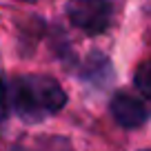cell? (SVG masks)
Wrapping results in <instances>:
<instances>
[{"label":"cell","instance_id":"7a4b0ae2","mask_svg":"<svg viewBox=\"0 0 151 151\" xmlns=\"http://www.w3.org/2000/svg\"><path fill=\"white\" fill-rule=\"evenodd\" d=\"M65 11L69 22L89 36L104 33L113 20L111 0H67Z\"/></svg>","mask_w":151,"mask_h":151},{"label":"cell","instance_id":"ba28073f","mask_svg":"<svg viewBox=\"0 0 151 151\" xmlns=\"http://www.w3.org/2000/svg\"><path fill=\"white\" fill-rule=\"evenodd\" d=\"M20 2H36V0H20Z\"/></svg>","mask_w":151,"mask_h":151},{"label":"cell","instance_id":"52a82bcc","mask_svg":"<svg viewBox=\"0 0 151 151\" xmlns=\"http://www.w3.org/2000/svg\"><path fill=\"white\" fill-rule=\"evenodd\" d=\"M11 151H27V149H20V147H16V149H11Z\"/></svg>","mask_w":151,"mask_h":151},{"label":"cell","instance_id":"8992f818","mask_svg":"<svg viewBox=\"0 0 151 151\" xmlns=\"http://www.w3.org/2000/svg\"><path fill=\"white\" fill-rule=\"evenodd\" d=\"M9 104H11V96H9V87L7 82L0 78V122L9 116Z\"/></svg>","mask_w":151,"mask_h":151},{"label":"cell","instance_id":"6da1fadb","mask_svg":"<svg viewBox=\"0 0 151 151\" xmlns=\"http://www.w3.org/2000/svg\"><path fill=\"white\" fill-rule=\"evenodd\" d=\"M9 96L14 111L24 122H40L62 111L67 104V93L58 85V80L40 73L18 76L11 85Z\"/></svg>","mask_w":151,"mask_h":151},{"label":"cell","instance_id":"9c48e42d","mask_svg":"<svg viewBox=\"0 0 151 151\" xmlns=\"http://www.w3.org/2000/svg\"><path fill=\"white\" fill-rule=\"evenodd\" d=\"M145 151H151V149H145Z\"/></svg>","mask_w":151,"mask_h":151},{"label":"cell","instance_id":"3957f363","mask_svg":"<svg viewBox=\"0 0 151 151\" xmlns=\"http://www.w3.org/2000/svg\"><path fill=\"white\" fill-rule=\"evenodd\" d=\"M109 111H111L113 120L124 129L142 127L149 118V107L140 98L127 93V91H120V93L113 96L111 102H109Z\"/></svg>","mask_w":151,"mask_h":151},{"label":"cell","instance_id":"5b68a950","mask_svg":"<svg viewBox=\"0 0 151 151\" xmlns=\"http://www.w3.org/2000/svg\"><path fill=\"white\" fill-rule=\"evenodd\" d=\"M133 85H136V89L140 91L145 98L151 100V58H149V60H145V62L136 69Z\"/></svg>","mask_w":151,"mask_h":151},{"label":"cell","instance_id":"277c9868","mask_svg":"<svg viewBox=\"0 0 151 151\" xmlns=\"http://www.w3.org/2000/svg\"><path fill=\"white\" fill-rule=\"evenodd\" d=\"M111 62H109L107 56H102V53H91L89 58H87L85 62V73L91 82H96L98 87H104V82H107V78H111Z\"/></svg>","mask_w":151,"mask_h":151}]
</instances>
